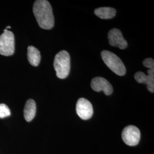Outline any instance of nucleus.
<instances>
[{
  "instance_id": "nucleus-3",
  "label": "nucleus",
  "mask_w": 154,
  "mask_h": 154,
  "mask_svg": "<svg viewBox=\"0 0 154 154\" xmlns=\"http://www.w3.org/2000/svg\"><path fill=\"white\" fill-rule=\"evenodd\" d=\"M101 57L105 64L111 71L118 75H125L126 69L121 60L113 53L104 50L101 53Z\"/></svg>"
},
{
  "instance_id": "nucleus-12",
  "label": "nucleus",
  "mask_w": 154,
  "mask_h": 154,
  "mask_svg": "<svg viewBox=\"0 0 154 154\" xmlns=\"http://www.w3.org/2000/svg\"><path fill=\"white\" fill-rule=\"evenodd\" d=\"M41 54L38 50L33 46H30L28 47V61L32 66H38L41 61Z\"/></svg>"
},
{
  "instance_id": "nucleus-11",
  "label": "nucleus",
  "mask_w": 154,
  "mask_h": 154,
  "mask_svg": "<svg viewBox=\"0 0 154 154\" xmlns=\"http://www.w3.org/2000/svg\"><path fill=\"white\" fill-rule=\"evenodd\" d=\"M95 14L102 19H111L116 16V11L114 8L110 7H101L97 8L94 11Z\"/></svg>"
},
{
  "instance_id": "nucleus-9",
  "label": "nucleus",
  "mask_w": 154,
  "mask_h": 154,
  "mask_svg": "<svg viewBox=\"0 0 154 154\" xmlns=\"http://www.w3.org/2000/svg\"><path fill=\"white\" fill-rule=\"evenodd\" d=\"M148 75L145 74L142 72H138L135 73L134 78L137 82L145 83L149 92H154V69H149L147 70Z\"/></svg>"
},
{
  "instance_id": "nucleus-1",
  "label": "nucleus",
  "mask_w": 154,
  "mask_h": 154,
  "mask_svg": "<svg viewBox=\"0 0 154 154\" xmlns=\"http://www.w3.org/2000/svg\"><path fill=\"white\" fill-rule=\"evenodd\" d=\"M33 11L34 16L41 28L46 30L53 28L54 17L51 6L48 1H35L33 5Z\"/></svg>"
},
{
  "instance_id": "nucleus-6",
  "label": "nucleus",
  "mask_w": 154,
  "mask_h": 154,
  "mask_svg": "<svg viewBox=\"0 0 154 154\" xmlns=\"http://www.w3.org/2000/svg\"><path fill=\"white\" fill-rule=\"evenodd\" d=\"M77 115L83 120H88L93 115V108L88 99L81 98L78 100L76 105Z\"/></svg>"
},
{
  "instance_id": "nucleus-2",
  "label": "nucleus",
  "mask_w": 154,
  "mask_h": 154,
  "mask_svg": "<svg viewBox=\"0 0 154 154\" xmlns=\"http://www.w3.org/2000/svg\"><path fill=\"white\" fill-rule=\"evenodd\" d=\"M54 67L56 75L60 79H65L70 70V57L67 51L62 50L55 55Z\"/></svg>"
},
{
  "instance_id": "nucleus-13",
  "label": "nucleus",
  "mask_w": 154,
  "mask_h": 154,
  "mask_svg": "<svg viewBox=\"0 0 154 154\" xmlns=\"http://www.w3.org/2000/svg\"><path fill=\"white\" fill-rule=\"evenodd\" d=\"M11 114V110L7 105L4 103L0 104V118H4L9 116Z\"/></svg>"
},
{
  "instance_id": "nucleus-7",
  "label": "nucleus",
  "mask_w": 154,
  "mask_h": 154,
  "mask_svg": "<svg viewBox=\"0 0 154 154\" xmlns=\"http://www.w3.org/2000/svg\"><path fill=\"white\" fill-rule=\"evenodd\" d=\"M109 44L114 47H118L120 49H125L128 46L127 42L123 38L122 33L118 29H112L108 33Z\"/></svg>"
},
{
  "instance_id": "nucleus-8",
  "label": "nucleus",
  "mask_w": 154,
  "mask_h": 154,
  "mask_svg": "<svg viewBox=\"0 0 154 154\" xmlns=\"http://www.w3.org/2000/svg\"><path fill=\"white\" fill-rule=\"evenodd\" d=\"M91 87L95 91H103L106 95H110L113 92V88L111 83L102 77L93 78L91 82Z\"/></svg>"
},
{
  "instance_id": "nucleus-5",
  "label": "nucleus",
  "mask_w": 154,
  "mask_h": 154,
  "mask_svg": "<svg viewBox=\"0 0 154 154\" xmlns=\"http://www.w3.org/2000/svg\"><path fill=\"white\" fill-rule=\"evenodd\" d=\"M123 142L129 146H135L138 144L140 139V132L138 127L130 125L126 127L122 133Z\"/></svg>"
},
{
  "instance_id": "nucleus-4",
  "label": "nucleus",
  "mask_w": 154,
  "mask_h": 154,
  "mask_svg": "<svg viewBox=\"0 0 154 154\" xmlns=\"http://www.w3.org/2000/svg\"><path fill=\"white\" fill-rule=\"evenodd\" d=\"M0 35V54L5 56L13 55L14 52V34L7 29Z\"/></svg>"
},
{
  "instance_id": "nucleus-14",
  "label": "nucleus",
  "mask_w": 154,
  "mask_h": 154,
  "mask_svg": "<svg viewBox=\"0 0 154 154\" xmlns=\"http://www.w3.org/2000/svg\"><path fill=\"white\" fill-rule=\"evenodd\" d=\"M143 65L149 69H154V60L151 58H146L143 61Z\"/></svg>"
},
{
  "instance_id": "nucleus-15",
  "label": "nucleus",
  "mask_w": 154,
  "mask_h": 154,
  "mask_svg": "<svg viewBox=\"0 0 154 154\" xmlns=\"http://www.w3.org/2000/svg\"><path fill=\"white\" fill-rule=\"evenodd\" d=\"M9 28L10 29V28H11V26H7V27H6V29H9Z\"/></svg>"
},
{
  "instance_id": "nucleus-10",
  "label": "nucleus",
  "mask_w": 154,
  "mask_h": 154,
  "mask_svg": "<svg viewBox=\"0 0 154 154\" xmlns=\"http://www.w3.org/2000/svg\"><path fill=\"white\" fill-rule=\"evenodd\" d=\"M36 103L33 99H30L26 102L23 110V114L25 120L27 122L32 121L36 114Z\"/></svg>"
}]
</instances>
